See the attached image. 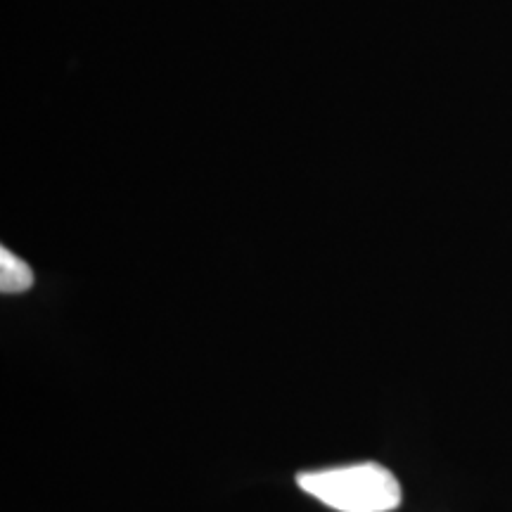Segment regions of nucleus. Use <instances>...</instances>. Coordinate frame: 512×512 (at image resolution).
Segmentation results:
<instances>
[{"label":"nucleus","mask_w":512,"mask_h":512,"mask_svg":"<svg viewBox=\"0 0 512 512\" xmlns=\"http://www.w3.org/2000/svg\"><path fill=\"white\" fill-rule=\"evenodd\" d=\"M299 486L337 512H389L401 503L399 482L377 463L304 472L299 475Z\"/></svg>","instance_id":"1"},{"label":"nucleus","mask_w":512,"mask_h":512,"mask_svg":"<svg viewBox=\"0 0 512 512\" xmlns=\"http://www.w3.org/2000/svg\"><path fill=\"white\" fill-rule=\"evenodd\" d=\"M34 285V273L19 256L10 252L8 247L0 249V290L5 294H17L29 290Z\"/></svg>","instance_id":"2"}]
</instances>
